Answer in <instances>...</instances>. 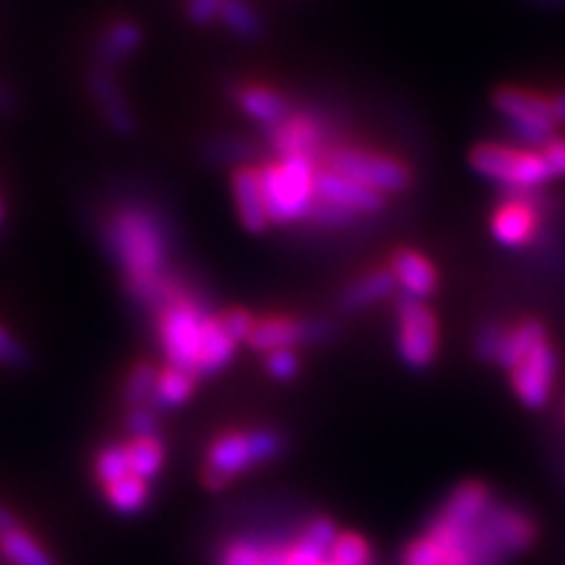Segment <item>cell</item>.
I'll list each match as a JSON object with an SVG mask.
<instances>
[{
	"label": "cell",
	"instance_id": "cell-31",
	"mask_svg": "<svg viewBox=\"0 0 565 565\" xmlns=\"http://www.w3.org/2000/svg\"><path fill=\"white\" fill-rule=\"evenodd\" d=\"M338 535H340V530H338V525H334V521H330L326 516H316L302 527V533H299L295 540L299 544H305L307 550L328 558L330 546L334 540H338Z\"/></svg>",
	"mask_w": 565,
	"mask_h": 565
},
{
	"label": "cell",
	"instance_id": "cell-37",
	"mask_svg": "<svg viewBox=\"0 0 565 565\" xmlns=\"http://www.w3.org/2000/svg\"><path fill=\"white\" fill-rule=\"evenodd\" d=\"M226 0H186V20L193 26H207L220 20Z\"/></svg>",
	"mask_w": 565,
	"mask_h": 565
},
{
	"label": "cell",
	"instance_id": "cell-8",
	"mask_svg": "<svg viewBox=\"0 0 565 565\" xmlns=\"http://www.w3.org/2000/svg\"><path fill=\"white\" fill-rule=\"evenodd\" d=\"M398 318V353L405 365L413 370L429 367L438 353V323L434 311L422 299L398 295L396 297Z\"/></svg>",
	"mask_w": 565,
	"mask_h": 565
},
{
	"label": "cell",
	"instance_id": "cell-20",
	"mask_svg": "<svg viewBox=\"0 0 565 565\" xmlns=\"http://www.w3.org/2000/svg\"><path fill=\"white\" fill-rule=\"evenodd\" d=\"M236 347L238 342L232 338V332L224 328L222 316L207 313L205 326H203L199 361H196V367H193V373H196V377L217 375L220 370H224L228 363H232Z\"/></svg>",
	"mask_w": 565,
	"mask_h": 565
},
{
	"label": "cell",
	"instance_id": "cell-36",
	"mask_svg": "<svg viewBox=\"0 0 565 565\" xmlns=\"http://www.w3.org/2000/svg\"><path fill=\"white\" fill-rule=\"evenodd\" d=\"M267 370L271 377L280 382L292 380L299 373V361H297L295 349H278L267 353Z\"/></svg>",
	"mask_w": 565,
	"mask_h": 565
},
{
	"label": "cell",
	"instance_id": "cell-6",
	"mask_svg": "<svg viewBox=\"0 0 565 565\" xmlns=\"http://www.w3.org/2000/svg\"><path fill=\"white\" fill-rule=\"evenodd\" d=\"M321 166L351 177V180L382 193V196L384 193H401L413 184V170L401 158L370 151L356 145L330 147Z\"/></svg>",
	"mask_w": 565,
	"mask_h": 565
},
{
	"label": "cell",
	"instance_id": "cell-28",
	"mask_svg": "<svg viewBox=\"0 0 565 565\" xmlns=\"http://www.w3.org/2000/svg\"><path fill=\"white\" fill-rule=\"evenodd\" d=\"M130 473L132 471H130L126 444H109L95 455V479L102 488L126 479V476H130Z\"/></svg>",
	"mask_w": 565,
	"mask_h": 565
},
{
	"label": "cell",
	"instance_id": "cell-34",
	"mask_svg": "<svg viewBox=\"0 0 565 565\" xmlns=\"http://www.w3.org/2000/svg\"><path fill=\"white\" fill-rule=\"evenodd\" d=\"M403 565H444V550L429 537H417L405 546Z\"/></svg>",
	"mask_w": 565,
	"mask_h": 565
},
{
	"label": "cell",
	"instance_id": "cell-38",
	"mask_svg": "<svg viewBox=\"0 0 565 565\" xmlns=\"http://www.w3.org/2000/svg\"><path fill=\"white\" fill-rule=\"evenodd\" d=\"M222 316V323L224 328L232 332V338L236 342H247V338H250V332L255 328V316L250 311L245 309H228Z\"/></svg>",
	"mask_w": 565,
	"mask_h": 565
},
{
	"label": "cell",
	"instance_id": "cell-43",
	"mask_svg": "<svg viewBox=\"0 0 565 565\" xmlns=\"http://www.w3.org/2000/svg\"><path fill=\"white\" fill-rule=\"evenodd\" d=\"M552 111L556 122H565V93H561L558 97L552 99Z\"/></svg>",
	"mask_w": 565,
	"mask_h": 565
},
{
	"label": "cell",
	"instance_id": "cell-44",
	"mask_svg": "<svg viewBox=\"0 0 565 565\" xmlns=\"http://www.w3.org/2000/svg\"><path fill=\"white\" fill-rule=\"evenodd\" d=\"M0 222H3V205H0Z\"/></svg>",
	"mask_w": 565,
	"mask_h": 565
},
{
	"label": "cell",
	"instance_id": "cell-9",
	"mask_svg": "<svg viewBox=\"0 0 565 565\" xmlns=\"http://www.w3.org/2000/svg\"><path fill=\"white\" fill-rule=\"evenodd\" d=\"M267 145L276 158L302 156L316 166L323 163L330 151V122L313 111H292L286 120L267 128Z\"/></svg>",
	"mask_w": 565,
	"mask_h": 565
},
{
	"label": "cell",
	"instance_id": "cell-2",
	"mask_svg": "<svg viewBox=\"0 0 565 565\" xmlns=\"http://www.w3.org/2000/svg\"><path fill=\"white\" fill-rule=\"evenodd\" d=\"M316 172L311 158H276L259 168L264 205L271 224H292L307 220L316 201Z\"/></svg>",
	"mask_w": 565,
	"mask_h": 565
},
{
	"label": "cell",
	"instance_id": "cell-17",
	"mask_svg": "<svg viewBox=\"0 0 565 565\" xmlns=\"http://www.w3.org/2000/svg\"><path fill=\"white\" fill-rule=\"evenodd\" d=\"M232 189H234V201L241 224L250 234H262L269 228V215L267 205H264V193L259 182V168L243 166L232 177Z\"/></svg>",
	"mask_w": 565,
	"mask_h": 565
},
{
	"label": "cell",
	"instance_id": "cell-7",
	"mask_svg": "<svg viewBox=\"0 0 565 565\" xmlns=\"http://www.w3.org/2000/svg\"><path fill=\"white\" fill-rule=\"evenodd\" d=\"M494 109L507 120L516 137H521L527 147H544L556 130V118L552 111V99H546L533 90L523 87H500L492 97Z\"/></svg>",
	"mask_w": 565,
	"mask_h": 565
},
{
	"label": "cell",
	"instance_id": "cell-4",
	"mask_svg": "<svg viewBox=\"0 0 565 565\" xmlns=\"http://www.w3.org/2000/svg\"><path fill=\"white\" fill-rule=\"evenodd\" d=\"M469 163L486 180L514 193L540 189L554 177L542 151L514 149L507 145H494V141L473 147L469 153Z\"/></svg>",
	"mask_w": 565,
	"mask_h": 565
},
{
	"label": "cell",
	"instance_id": "cell-14",
	"mask_svg": "<svg viewBox=\"0 0 565 565\" xmlns=\"http://www.w3.org/2000/svg\"><path fill=\"white\" fill-rule=\"evenodd\" d=\"M492 236L507 247H523L535 238L540 217L535 205L530 203L523 193H514L507 199L492 215Z\"/></svg>",
	"mask_w": 565,
	"mask_h": 565
},
{
	"label": "cell",
	"instance_id": "cell-25",
	"mask_svg": "<svg viewBox=\"0 0 565 565\" xmlns=\"http://www.w3.org/2000/svg\"><path fill=\"white\" fill-rule=\"evenodd\" d=\"M193 386H196V375L191 370L168 365L156 377L153 403L158 408H180L191 398Z\"/></svg>",
	"mask_w": 565,
	"mask_h": 565
},
{
	"label": "cell",
	"instance_id": "cell-16",
	"mask_svg": "<svg viewBox=\"0 0 565 565\" xmlns=\"http://www.w3.org/2000/svg\"><path fill=\"white\" fill-rule=\"evenodd\" d=\"M87 87L99 106V111L114 132L118 135H132L137 130L135 122V114L132 106L122 93V87L118 85V81L111 76V71L104 68H95L90 76H87Z\"/></svg>",
	"mask_w": 565,
	"mask_h": 565
},
{
	"label": "cell",
	"instance_id": "cell-29",
	"mask_svg": "<svg viewBox=\"0 0 565 565\" xmlns=\"http://www.w3.org/2000/svg\"><path fill=\"white\" fill-rule=\"evenodd\" d=\"M158 370L151 363H137L122 386V398L130 405V408H141V405H149L153 401V388H156Z\"/></svg>",
	"mask_w": 565,
	"mask_h": 565
},
{
	"label": "cell",
	"instance_id": "cell-26",
	"mask_svg": "<svg viewBox=\"0 0 565 565\" xmlns=\"http://www.w3.org/2000/svg\"><path fill=\"white\" fill-rule=\"evenodd\" d=\"M106 502H109L111 509H116L118 514L132 516L137 511H141L149 502V483L137 479V476H126L111 486L102 488Z\"/></svg>",
	"mask_w": 565,
	"mask_h": 565
},
{
	"label": "cell",
	"instance_id": "cell-11",
	"mask_svg": "<svg viewBox=\"0 0 565 565\" xmlns=\"http://www.w3.org/2000/svg\"><path fill=\"white\" fill-rule=\"evenodd\" d=\"M332 334V326L328 321H299L290 316H264L255 321V328L247 338L259 353H271L278 349H295L297 344L323 342Z\"/></svg>",
	"mask_w": 565,
	"mask_h": 565
},
{
	"label": "cell",
	"instance_id": "cell-1",
	"mask_svg": "<svg viewBox=\"0 0 565 565\" xmlns=\"http://www.w3.org/2000/svg\"><path fill=\"white\" fill-rule=\"evenodd\" d=\"M104 241L109 245L135 302L158 311L172 297L184 292L182 282L168 271V228L149 207H116L104 224Z\"/></svg>",
	"mask_w": 565,
	"mask_h": 565
},
{
	"label": "cell",
	"instance_id": "cell-5",
	"mask_svg": "<svg viewBox=\"0 0 565 565\" xmlns=\"http://www.w3.org/2000/svg\"><path fill=\"white\" fill-rule=\"evenodd\" d=\"M205 318V307L199 299L186 295V290L172 297L166 307L158 309L156 332L163 349V356L168 359V365L184 367L193 373L201 351Z\"/></svg>",
	"mask_w": 565,
	"mask_h": 565
},
{
	"label": "cell",
	"instance_id": "cell-21",
	"mask_svg": "<svg viewBox=\"0 0 565 565\" xmlns=\"http://www.w3.org/2000/svg\"><path fill=\"white\" fill-rule=\"evenodd\" d=\"M145 41V31L132 20H114L109 26H104L95 45V62L97 68L111 71L120 62H126L139 50Z\"/></svg>",
	"mask_w": 565,
	"mask_h": 565
},
{
	"label": "cell",
	"instance_id": "cell-12",
	"mask_svg": "<svg viewBox=\"0 0 565 565\" xmlns=\"http://www.w3.org/2000/svg\"><path fill=\"white\" fill-rule=\"evenodd\" d=\"M316 199L344 207L353 212L356 217L377 215V212L384 207L382 193L367 189L361 182L351 180V177L323 166L316 172Z\"/></svg>",
	"mask_w": 565,
	"mask_h": 565
},
{
	"label": "cell",
	"instance_id": "cell-19",
	"mask_svg": "<svg viewBox=\"0 0 565 565\" xmlns=\"http://www.w3.org/2000/svg\"><path fill=\"white\" fill-rule=\"evenodd\" d=\"M392 274L401 286L403 295L415 299H427L438 288V274L431 259L411 247H401L392 257Z\"/></svg>",
	"mask_w": 565,
	"mask_h": 565
},
{
	"label": "cell",
	"instance_id": "cell-42",
	"mask_svg": "<svg viewBox=\"0 0 565 565\" xmlns=\"http://www.w3.org/2000/svg\"><path fill=\"white\" fill-rule=\"evenodd\" d=\"M17 106L14 95L8 90L6 85H0V114H10Z\"/></svg>",
	"mask_w": 565,
	"mask_h": 565
},
{
	"label": "cell",
	"instance_id": "cell-40",
	"mask_svg": "<svg viewBox=\"0 0 565 565\" xmlns=\"http://www.w3.org/2000/svg\"><path fill=\"white\" fill-rule=\"evenodd\" d=\"M546 166H550L554 177H565V139L552 137L546 145L540 149Z\"/></svg>",
	"mask_w": 565,
	"mask_h": 565
},
{
	"label": "cell",
	"instance_id": "cell-32",
	"mask_svg": "<svg viewBox=\"0 0 565 565\" xmlns=\"http://www.w3.org/2000/svg\"><path fill=\"white\" fill-rule=\"evenodd\" d=\"M264 542L255 537H236L222 546L217 565H262Z\"/></svg>",
	"mask_w": 565,
	"mask_h": 565
},
{
	"label": "cell",
	"instance_id": "cell-13",
	"mask_svg": "<svg viewBox=\"0 0 565 565\" xmlns=\"http://www.w3.org/2000/svg\"><path fill=\"white\" fill-rule=\"evenodd\" d=\"M0 556L8 565H57L43 542L3 504H0Z\"/></svg>",
	"mask_w": 565,
	"mask_h": 565
},
{
	"label": "cell",
	"instance_id": "cell-30",
	"mask_svg": "<svg viewBox=\"0 0 565 565\" xmlns=\"http://www.w3.org/2000/svg\"><path fill=\"white\" fill-rule=\"evenodd\" d=\"M328 561L332 565H370L373 563V552L370 544L356 533H340L332 542Z\"/></svg>",
	"mask_w": 565,
	"mask_h": 565
},
{
	"label": "cell",
	"instance_id": "cell-10",
	"mask_svg": "<svg viewBox=\"0 0 565 565\" xmlns=\"http://www.w3.org/2000/svg\"><path fill=\"white\" fill-rule=\"evenodd\" d=\"M511 386L525 408L540 411L552 396L556 380V353L552 344L542 340L509 367Z\"/></svg>",
	"mask_w": 565,
	"mask_h": 565
},
{
	"label": "cell",
	"instance_id": "cell-18",
	"mask_svg": "<svg viewBox=\"0 0 565 565\" xmlns=\"http://www.w3.org/2000/svg\"><path fill=\"white\" fill-rule=\"evenodd\" d=\"M483 530L492 544L498 546V552H521L533 542L535 537V525L530 521L523 511L498 507L490 509L488 516L481 521Z\"/></svg>",
	"mask_w": 565,
	"mask_h": 565
},
{
	"label": "cell",
	"instance_id": "cell-27",
	"mask_svg": "<svg viewBox=\"0 0 565 565\" xmlns=\"http://www.w3.org/2000/svg\"><path fill=\"white\" fill-rule=\"evenodd\" d=\"M220 20L228 31L247 41H257L264 33L262 17L250 3H247V0H226Z\"/></svg>",
	"mask_w": 565,
	"mask_h": 565
},
{
	"label": "cell",
	"instance_id": "cell-45",
	"mask_svg": "<svg viewBox=\"0 0 565 565\" xmlns=\"http://www.w3.org/2000/svg\"><path fill=\"white\" fill-rule=\"evenodd\" d=\"M321 565H332V563H330V561H328V558H326V561H323V563H321Z\"/></svg>",
	"mask_w": 565,
	"mask_h": 565
},
{
	"label": "cell",
	"instance_id": "cell-3",
	"mask_svg": "<svg viewBox=\"0 0 565 565\" xmlns=\"http://www.w3.org/2000/svg\"><path fill=\"white\" fill-rule=\"evenodd\" d=\"M282 436L274 429L222 434L207 448L203 481L210 490H222L236 476L271 462L282 452Z\"/></svg>",
	"mask_w": 565,
	"mask_h": 565
},
{
	"label": "cell",
	"instance_id": "cell-23",
	"mask_svg": "<svg viewBox=\"0 0 565 565\" xmlns=\"http://www.w3.org/2000/svg\"><path fill=\"white\" fill-rule=\"evenodd\" d=\"M396 278L392 274V269H375L367 271L365 276H361L359 280H353L351 286L342 292L340 297V307L344 311H361L373 307L382 299L392 297L396 292Z\"/></svg>",
	"mask_w": 565,
	"mask_h": 565
},
{
	"label": "cell",
	"instance_id": "cell-33",
	"mask_svg": "<svg viewBox=\"0 0 565 565\" xmlns=\"http://www.w3.org/2000/svg\"><path fill=\"white\" fill-rule=\"evenodd\" d=\"M31 365L29 349L14 338V334L0 323V367L26 370Z\"/></svg>",
	"mask_w": 565,
	"mask_h": 565
},
{
	"label": "cell",
	"instance_id": "cell-41",
	"mask_svg": "<svg viewBox=\"0 0 565 565\" xmlns=\"http://www.w3.org/2000/svg\"><path fill=\"white\" fill-rule=\"evenodd\" d=\"M262 565H288V544H264Z\"/></svg>",
	"mask_w": 565,
	"mask_h": 565
},
{
	"label": "cell",
	"instance_id": "cell-15",
	"mask_svg": "<svg viewBox=\"0 0 565 565\" xmlns=\"http://www.w3.org/2000/svg\"><path fill=\"white\" fill-rule=\"evenodd\" d=\"M234 102L238 109L264 128H274L286 120L295 109L290 97L267 83H241L234 87Z\"/></svg>",
	"mask_w": 565,
	"mask_h": 565
},
{
	"label": "cell",
	"instance_id": "cell-24",
	"mask_svg": "<svg viewBox=\"0 0 565 565\" xmlns=\"http://www.w3.org/2000/svg\"><path fill=\"white\" fill-rule=\"evenodd\" d=\"M128 459H130V471L132 476L141 481H151L161 473L163 465H166V444L158 434L151 436H132L128 444Z\"/></svg>",
	"mask_w": 565,
	"mask_h": 565
},
{
	"label": "cell",
	"instance_id": "cell-35",
	"mask_svg": "<svg viewBox=\"0 0 565 565\" xmlns=\"http://www.w3.org/2000/svg\"><path fill=\"white\" fill-rule=\"evenodd\" d=\"M307 220H311V222H316V224H321V226H349V224L356 222L359 217L353 215V212L344 210V207H338V205H332V203H326V201H321V199H316Z\"/></svg>",
	"mask_w": 565,
	"mask_h": 565
},
{
	"label": "cell",
	"instance_id": "cell-22",
	"mask_svg": "<svg viewBox=\"0 0 565 565\" xmlns=\"http://www.w3.org/2000/svg\"><path fill=\"white\" fill-rule=\"evenodd\" d=\"M490 509H492L490 490L479 481H469L452 490V494L444 504V509H440L438 516L459 527H473L488 516Z\"/></svg>",
	"mask_w": 565,
	"mask_h": 565
},
{
	"label": "cell",
	"instance_id": "cell-39",
	"mask_svg": "<svg viewBox=\"0 0 565 565\" xmlns=\"http://www.w3.org/2000/svg\"><path fill=\"white\" fill-rule=\"evenodd\" d=\"M128 429H130L132 436H151V434H156L158 419H156V413L151 411V405H141V408H130Z\"/></svg>",
	"mask_w": 565,
	"mask_h": 565
}]
</instances>
